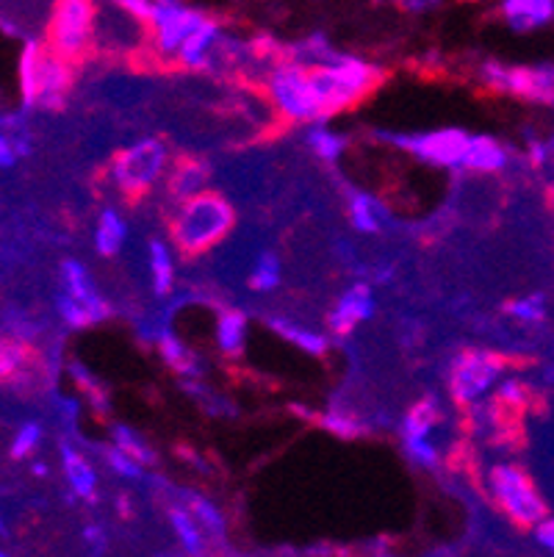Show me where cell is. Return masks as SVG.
<instances>
[{"label": "cell", "instance_id": "6da1fadb", "mask_svg": "<svg viewBox=\"0 0 554 557\" xmlns=\"http://www.w3.org/2000/svg\"><path fill=\"white\" fill-rule=\"evenodd\" d=\"M233 227H236V209L220 191L202 189L172 209L170 239L181 256L197 258L227 239Z\"/></svg>", "mask_w": 554, "mask_h": 557}, {"label": "cell", "instance_id": "7a4b0ae2", "mask_svg": "<svg viewBox=\"0 0 554 557\" xmlns=\"http://www.w3.org/2000/svg\"><path fill=\"white\" fill-rule=\"evenodd\" d=\"M308 78H311L313 92H317L319 106H322V116L342 114V111L353 109L360 100L383 84L385 73L374 64H366L353 55H335L330 62H319L308 67Z\"/></svg>", "mask_w": 554, "mask_h": 557}, {"label": "cell", "instance_id": "3957f363", "mask_svg": "<svg viewBox=\"0 0 554 557\" xmlns=\"http://www.w3.org/2000/svg\"><path fill=\"white\" fill-rule=\"evenodd\" d=\"M170 170V148L159 136L134 141L131 148L120 150L109 164V178L114 189L128 202H139L150 195Z\"/></svg>", "mask_w": 554, "mask_h": 557}, {"label": "cell", "instance_id": "277c9868", "mask_svg": "<svg viewBox=\"0 0 554 557\" xmlns=\"http://www.w3.org/2000/svg\"><path fill=\"white\" fill-rule=\"evenodd\" d=\"M45 45L50 53L78 67L98 45V3L95 0H56Z\"/></svg>", "mask_w": 554, "mask_h": 557}, {"label": "cell", "instance_id": "5b68a950", "mask_svg": "<svg viewBox=\"0 0 554 557\" xmlns=\"http://www.w3.org/2000/svg\"><path fill=\"white\" fill-rule=\"evenodd\" d=\"M488 488H491L496 508L521 530H535L549 516L541 491L535 488V483L521 466L496 463L488 474Z\"/></svg>", "mask_w": 554, "mask_h": 557}, {"label": "cell", "instance_id": "8992f818", "mask_svg": "<svg viewBox=\"0 0 554 557\" xmlns=\"http://www.w3.org/2000/svg\"><path fill=\"white\" fill-rule=\"evenodd\" d=\"M267 92L286 123H322L324 120L322 106H319L311 78H308V64L297 62L292 55H286L269 73Z\"/></svg>", "mask_w": 554, "mask_h": 557}, {"label": "cell", "instance_id": "52a82bcc", "mask_svg": "<svg viewBox=\"0 0 554 557\" xmlns=\"http://www.w3.org/2000/svg\"><path fill=\"white\" fill-rule=\"evenodd\" d=\"M507 358L491 349H464L450 367V394L457 405H475L500 383Z\"/></svg>", "mask_w": 554, "mask_h": 557}, {"label": "cell", "instance_id": "ba28073f", "mask_svg": "<svg viewBox=\"0 0 554 557\" xmlns=\"http://www.w3.org/2000/svg\"><path fill=\"white\" fill-rule=\"evenodd\" d=\"M206 17V12L183 3V0H152V17L147 25L152 55H159L164 62H175L177 50Z\"/></svg>", "mask_w": 554, "mask_h": 557}, {"label": "cell", "instance_id": "9c48e42d", "mask_svg": "<svg viewBox=\"0 0 554 557\" xmlns=\"http://www.w3.org/2000/svg\"><path fill=\"white\" fill-rule=\"evenodd\" d=\"M480 81L491 92L510 95L527 103H554V64H500L485 62L480 70Z\"/></svg>", "mask_w": 554, "mask_h": 557}, {"label": "cell", "instance_id": "30bf717a", "mask_svg": "<svg viewBox=\"0 0 554 557\" xmlns=\"http://www.w3.org/2000/svg\"><path fill=\"white\" fill-rule=\"evenodd\" d=\"M469 139L471 136L460 128H441L414 136H391L396 148L408 150L410 156L433 166H460Z\"/></svg>", "mask_w": 554, "mask_h": 557}, {"label": "cell", "instance_id": "8fae6325", "mask_svg": "<svg viewBox=\"0 0 554 557\" xmlns=\"http://www.w3.org/2000/svg\"><path fill=\"white\" fill-rule=\"evenodd\" d=\"M374 313V295L369 283H355L342 295V300L335 302L333 311L328 313V327L338 338H347L360 322L372 319Z\"/></svg>", "mask_w": 554, "mask_h": 557}, {"label": "cell", "instance_id": "7c38bea8", "mask_svg": "<svg viewBox=\"0 0 554 557\" xmlns=\"http://www.w3.org/2000/svg\"><path fill=\"white\" fill-rule=\"evenodd\" d=\"M208 178H211V170H208L206 161L195 159V156H181V159L172 161L164 175V195L172 202V209L177 202L189 200L192 195L206 189Z\"/></svg>", "mask_w": 554, "mask_h": 557}, {"label": "cell", "instance_id": "4fadbf2b", "mask_svg": "<svg viewBox=\"0 0 554 557\" xmlns=\"http://www.w3.org/2000/svg\"><path fill=\"white\" fill-rule=\"evenodd\" d=\"M75 81V64L64 62L61 55L45 53L42 75H39V89H37V106L39 109H59L67 100L70 89Z\"/></svg>", "mask_w": 554, "mask_h": 557}, {"label": "cell", "instance_id": "5bb4252c", "mask_svg": "<svg viewBox=\"0 0 554 557\" xmlns=\"http://www.w3.org/2000/svg\"><path fill=\"white\" fill-rule=\"evenodd\" d=\"M59 272H61V283H64V292L89 308V313L95 317V325L111 317V308L106 306V300L100 297L98 286H95V281H91L89 270H86L84 263L75 261V258H67V261H61Z\"/></svg>", "mask_w": 554, "mask_h": 557}, {"label": "cell", "instance_id": "9a60e30c", "mask_svg": "<svg viewBox=\"0 0 554 557\" xmlns=\"http://www.w3.org/2000/svg\"><path fill=\"white\" fill-rule=\"evenodd\" d=\"M220 39H222L220 20L206 17L200 25H197V32L183 42L181 50H177L175 64L181 70H206L208 64L213 62V53H217Z\"/></svg>", "mask_w": 554, "mask_h": 557}, {"label": "cell", "instance_id": "2e32d148", "mask_svg": "<svg viewBox=\"0 0 554 557\" xmlns=\"http://www.w3.org/2000/svg\"><path fill=\"white\" fill-rule=\"evenodd\" d=\"M500 14L513 32L530 34L554 20V0H502Z\"/></svg>", "mask_w": 554, "mask_h": 557}, {"label": "cell", "instance_id": "e0dca14e", "mask_svg": "<svg viewBox=\"0 0 554 557\" xmlns=\"http://www.w3.org/2000/svg\"><path fill=\"white\" fill-rule=\"evenodd\" d=\"M61 469H64V478H67L70 488H73V494L78 499H86V503L98 499V472L70 444H61Z\"/></svg>", "mask_w": 554, "mask_h": 557}, {"label": "cell", "instance_id": "ac0fdd59", "mask_svg": "<svg viewBox=\"0 0 554 557\" xmlns=\"http://www.w3.org/2000/svg\"><path fill=\"white\" fill-rule=\"evenodd\" d=\"M460 166L469 172H480V175H494L507 166V150L494 136H471Z\"/></svg>", "mask_w": 554, "mask_h": 557}, {"label": "cell", "instance_id": "d6986e66", "mask_svg": "<svg viewBox=\"0 0 554 557\" xmlns=\"http://www.w3.org/2000/svg\"><path fill=\"white\" fill-rule=\"evenodd\" d=\"M389 222V211L378 197L349 191V225L360 233H380Z\"/></svg>", "mask_w": 554, "mask_h": 557}, {"label": "cell", "instance_id": "ffe728a7", "mask_svg": "<svg viewBox=\"0 0 554 557\" xmlns=\"http://www.w3.org/2000/svg\"><path fill=\"white\" fill-rule=\"evenodd\" d=\"M48 53L45 42H28L20 55V92H23L25 106H37V89H39V75H42V62Z\"/></svg>", "mask_w": 554, "mask_h": 557}, {"label": "cell", "instance_id": "44dd1931", "mask_svg": "<svg viewBox=\"0 0 554 557\" xmlns=\"http://www.w3.org/2000/svg\"><path fill=\"white\" fill-rule=\"evenodd\" d=\"M247 344V317L242 311H222L217 317V347L225 358H238Z\"/></svg>", "mask_w": 554, "mask_h": 557}, {"label": "cell", "instance_id": "7402d4cb", "mask_svg": "<svg viewBox=\"0 0 554 557\" xmlns=\"http://www.w3.org/2000/svg\"><path fill=\"white\" fill-rule=\"evenodd\" d=\"M125 236H128V225L116 214L114 209H103L98 216V227H95V247L103 258L120 256L122 245H125Z\"/></svg>", "mask_w": 554, "mask_h": 557}, {"label": "cell", "instance_id": "603a6c76", "mask_svg": "<svg viewBox=\"0 0 554 557\" xmlns=\"http://www.w3.org/2000/svg\"><path fill=\"white\" fill-rule=\"evenodd\" d=\"M159 349L167 367L175 369L183 377H200L202 374V361L175 336V333H164V336L159 338Z\"/></svg>", "mask_w": 554, "mask_h": 557}, {"label": "cell", "instance_id": "cb8c5ba5", "mask_svg": "<svg viewBox=\"0 0 554 557\" xmlns=\"http://www.w3.org/2000/svg\"><path fill=\"white\" fill-rule=\"evenodd\" d=\"M167 516H170V524L172 530H175L177 541L183 544V549L189 552V555H202V552H206V530H202L200 521L192 516V510H183L177 508V505H172V508L167 510Z\"/></svg>", "mask_w": 554, "mask_h": 557}, {"label": "cell", "instance_id": "d4e9b609", "mask_svg": "<svg viewBox=\"0 0 554 557\" xmlns=\"http://www.w3.org/2000/svg\"><path fill=\"white\" fill-rule=\"evenodd\" d=\"M150 250V275H152V292L159 297H167L175 286V261H172V252L167 250L164 242L152 239L147 245Z\"/></svg>", "mask_w": 554, "mask_h": 557}, {"label": "cell", "instance_id": "484cf974", "mask_svg": "<svg viewBox=\"0 0 554 557\" xmlns=\"http://www.w3.org/2000/svg\"><path fill=\"white\" fill-rule=\"evenodd\" d=\"M269 325L274 327V333H281L286 342H292L294 347H299L308 356H328V338L319 336L317 331H308V327L297 325V322H288V319H272Z\"/></svg>", "mask_w": 554, "mask_h": 557}, {"label": "cell", "instance_id": "4316f807", "mask_svg": "<svg viewBox=\"0 0 554 557\" xmlns=\"http://www.w3.org/2000/svg\"><path fill=\"white\" fill-rule=\"evenodd\" d=\"M435 422H439V403L433 397L419 399L403 422V442H408V438H430Z\"/></svg>", "mask_w": 554, "mask_h": 557}, {"label": "cell", "instance_id": "83f0119b", "mask_svg": "<svg viewBox=\"0 0 554 557\" xmlns=\"http://www.w3.org/2000/svg\"><path fill=\"white\" fill-rule=\"evenodd\" d=\"M305 141H308V148H311L324 164H335V161L342 159L344 150H347V139L333 134V131H328L324 125H313V128L308 131V136H305Z\"/></svg>", "mask_w": 554, "mask_h": 557}, {"label": "cell", "instance_id": "f1b7e54d", "mask_svg": "<svg viewBox=\"0 0 554 557\" xmlns=\"http://www.w3.org/2000/svg\"><path fill=\"white\" fill-rule=\"evenodd\" d=\"M30 363V349L17 338H0V383L17 377Z\"/></svg>", "mask_w": 554, "mask_h": 557}, {"label": "cell", "instance_id": "f546056e", "mask_svg": "<svg viewBox=\"0 0 554 557\" xmlns=\"http://www.w3.org/2000/svg\"><path fill=\"white\" fill-rule=\"evenodd\" d=\"M313 422H317L324 433L335 435V438H347V442L360 438V435L366 433L364 422H358V419L344 413V410H324V413L313 417Z\"/></svg>", "mask_w": 554, "mask_h": 557}, {"label": "cell", "instance_id": "4dcf8cb0", "mask_svg": "<svg viewBox=\"0 0 554 557\" xmlns=\"http://www.w3.org/2000/svg\"><path fill=\"white\" fill-rule=\"evenodd\" d=\"M281 275H283V267H281V258L274 256V252H261V258L256 261L250 272V288L253 292H274V288L281 286Z\"/></svg>", "mask_w": 554, "mask_h": 557}, {"label": "cell", "instance_id": "1f68e13d", "mask_svg": "<svg viewBox=\"0 0 554 557\" xmlns=\"http://www.w3.org/2000/svg\"><path fill=\"white\" fill-rule=\"evenodd\" d=\"M186 505H189L192 516L200 521V527L206 530V535H211V539H222V535H225V519H222L220 508H217L213 503H208L206 496L189 494L186 496Z\"/></svg>", "mask_w": 554, "mask_h": 557}, {"label": "cell", "instance_id": "d6a6232c", "mask_svg": "<svg viewBox=\"0 0 554 557\" xmlns=\"http://www.w3.org/2000/svg\"><path fill=\"white\" fill-rule=\"evenodd\" d=\"M111 438H114V447H120L122 453H128L131 458L139 460L141 466L156 463V453H152L150 444H147L139 433L125 428V424H116V428L111 430Z\"/></svg>", "mask_w": 554, "mask_h": 557}, {"label": "cell", "instance_id": "836d02e7", "mask_svg": "<svg viewBox=\"0 0 554 557\" xmlns=\"http://www.w3.org/2000/svg\"><path fill=\"white\" fill-rule=\"evenodd\" d=\"M56 311H59V317L64 319V325L70 327L95 325V317L89 313V308H86L84 302L75 300L73 295H67V292H61V295L56 297Z\"/></svg>", "mask_w": 554, "mask_h": 557}, {"label": "cell", "instance_id": "e575fe53", "mask_svg": "<svg viewBox=\"0 0 554 557\" xmlns=\"http://www.w3.org/2000/svg\"><path fill=\"white\" fill-rule=\"evenodd\" d=\"M505 311L510 313V317L521 319V322H530V325H538V322H543V317H546V300H543V295L521 297V300H510V302H507Z\"/></svg>", "mask_w": 554, "mask_h": 557}, {"label": "cell", "instance_id": "d590c367", "mask_svg": "<svg viewBox=\"0 0 554 557\" xmlns=\"http://www.w3.org/2000/svg\"><path fill=\"white\" fill-rule=\"evenodd\" d=\"M39 444H42V428L39 424H23L20 428V433L14 435L12 442V458L14 460H25L28 455H34L39 449Z\"/></svg>", "mask_w": 554, "mask_h": 557}, {"label": "cell", "instance_id": "8d00e7d4", "mask_svg": "<svg viewBox=\"0 0 554 557\" xmlns=\"http://www.w3.org/2000/svg\"><path fill=\"white\" fill-rule=\"evenodd\" d=\"M496 403L505 405L513 413H521L527 408V388L518 383V380H505L496 386Z\"/></svg>", "mask_w": 554, "mask_h": 557}, {"label": "cell", "instance_id": "74e56055", "mask_svg": "<svg viewBox=\"0 0 554 557\" xmlns=\"http://www.w3.org/2000/svg\"><path fill=\"white\" fill-rule=\"evenodd\" d=\"M106 460H109V466H111V469H114L116 474H120V478H128V480H141V478H145L139 460L131 458L128 453H122L120 447L106 449Z\"/></svg>", "mask_w": 554, "mask_h": 557}, {"label": "cell", "instance_id": "f35d334b", "mask_svg": "<svg viewBox=\"0 0 554 557\" xmlns=\"http://www.w3.org/2000/svg\"><path fill=\"white\" fill-rule=\"evenodd\" d=\"M405 453H408V458L414 463L424 466V469H435L439 466V449H435V444L430 438H408L405 442Z\"/></svg>", "mask_w": 554, "mask_h": 557}, {"label": "cell", "instance_id": "ab89813d", "mask_svg": "<svg viewBox=\"0 0 554 557\" xmlns=\"http://www.w3.org/2000/svg\"><path fill=\"white\" fill-rule=\"evenodd\" d=\"M114 7H120L122 12L134 14L136 20H141L145 25H150L152 17V0H109Z\"/></svg>", "mask_w": 554, "mask_h": 557}, {"label": "cell", "instance_id": "60d3db41", "mask_svg": "<svg viewBox=\"0 0 554 557\" xmlns=\"http://www.w3.org/2000/svg\"><path fill=\"white\" fill-rule=\"evenodd\" d=\"M394 3L403 9V12H414V14H427L441 7V0H394Z\"/></svg>", "mask_w": 554, "mask_h": 557}, {"label": "cell", "instance_id": "b9f144b4", "mask_svg": "<svg viewBox=\"0 0 554 557\" xmlns=\"http://www.w3.org/2000/svg\"><path fill=\"white\" fill-rule=\"evenodd\" d=\"M535 541L543 546V549H549L554 555V519H543L541 524L535 527Z\"/></svg>", "mask_w": 554, "mask_h": 557}, {"label": "cell", "instance_id": "7bdbcfd3", "mask_svg": "<svg viewBox=\"0 0 554 557\" xmlns=\"http://www.w3.org/2000/svg\"><path fill=\"white\" fill-rule=\"evenodd\" d=\"M17 148H14V139H9L7 134H0V170H7V166H14L17 161Z\"/></svg>", "mask_w": 554, "mask_h": 557}, {"label": "cell", "instance_id": "ee69618b", "mask_svg": "<svg viewBox=\"0 0 554 557\" xmlns=\"http://www.w3.org/2000/svg\"><path fill=\"white\" fill-rule=\"evenodd\" d=\"M530 164L532 166L546 164V145H541V141H532V145H530Z\"/></svg>", "mask_w": 554, "mask_h": 557}, {"label": "cell", "instance_id": "f6af8a7d", "mask_svg": "<svg viewBox=\"0 0 554 557\" xmlns=\"http://www.w3.org/2000/svg\"><path fill=\"white\" fill-rule=\"evenodd\" d=\"M84 539L89 541V544H95V546H100V544H106V535H103V530H100V527H95V524H89L84 530Z\"/></svg>", "mask_w": 554, "mask_h": 557}, {"label": "cell", "instance_id": "bcb514c9", "mask_svg": "<svg viewBox=\"0 0 554 557\" xmlns=\"http://www.w3.org/2000/svg\"><path fill=\"white\" fill-rule=\"evenodd\" d=\"M30 469H34V474H39V478H45V474H48V466L45 463H34Z\"/></svg>", "mask_w": 554, "mask_h": 557}, {"label": "cell", "instance_id": "7dc6e473", "mask_svg": "<svg viewBox=\"0 0 554 557\" xmlns=\"http://www.w3.org/2000/svg\"><path fill=\"white\" fill-rule=\"evenodd\" d=\"M549 200H552V206H554V184L549 186Z\"/></svg>", "mask_w": 554, "mask_h": 557}, {"label": "cell", "instance_id": "c3c4849f", "mask_svg": "<svg viewBox=\"0 0 554 557\" xmlns=\"http://www.w3.org/2000/svg\"><path fill=\"white\" fill-rule=\"evenodd\" d=\"M0 533H3V519H0Z\"/></svg>", "mask_w": 554, "mask_h": 557}, {"label": "cell", "instance_id": "681fc988", "mask_svg": "<svg viewBox=\"0 0 554 557\" xmlns=\"http://www.w3.org/2000/svg\"><path fill=\"white\" fill-rule=\"evenodd\" d=\"M0 557H3V552H0Z\"/></svg>", "mask_w": 554, "mask_h": 557}]
</instances>
